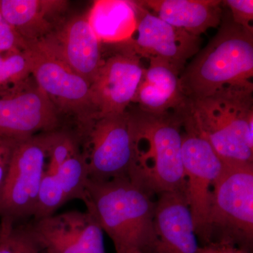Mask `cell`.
I'll list each match as a JSON object with an SVG mask.
<instances>
[{"label":"cell","mask_w":253,"mask_h":253,"mask_svg":"<svg viewBox=\"0 0 253 253\" xmlns=\"http://www.w3.org/2000/svg\"><path fill=\"white\" fill-rule=\"evenodd\" d=\"M130 178L89 179L83 202L109 236L116 253H149L154 249L156 201Z\"/></svg>","instance_id":"cell-1"},{"label":"cell","mask_w":253,"mask_h":253,"mask_svg":"<svg viewBox=\"0 0 253 253\" xmlns=\"http://www.w3.org/2000/svg\"><path fill=\"white\" fill-rule=\"evenodd\" d=\"M253 30L222 18L215 36L180 75L188 99H203L226 86L253 84Z\"/></svg>","instance_id":"cell-2"},{"label":"cell","mask_w":253,"mask_h":253,"mask_svg":"<svg viewBox=\"0 0 253 253\" xmlns=\"http://www.w3.org/2000/svg\"><path fill=\"white\" fill-rule=\"evenodd\" d=\"M193 127L226 161L253 160V84L226 86L203 99H188Z\"/></svg>","instance_id":"cell-3"},{"label":"cell","mask_w":253,"mask_h":253,"mask_svg":"<svg viewBox=\"0 0 253 253\" xmlns=\"http://www.w3.org/2000/svg\"><path fill=\"white\" fill-rule=\"evenodd\" d=\"M184 109L162 114L131 112L136 137L146 143L145 149L136 148L131 179L149 191L186 194L181 152Z\"/></svg>","instance_id":"cell-4"},{"label":"cell","mask_w":253,"mask_h":253,"mask_svg":"<svg viewBox=\"0 0 253 253\" xmlns=\"http://www.w3.org/2000/svg\"><path fill=\"white\" fill-rule=\"evenodd\" d=\"M89 179L131 178L136 146L132 113L102 115L80 137Z\"/></svg>","instance_id":"cell-5"},{"label":"cell","mask_w":253,"mask_h":253,"mask_svg":"<svg viewBox=\"0 0 253 253\" xmlns=\"http://www.w3.org/2000/svg\"><path fill=\"white\" fill-rule=\"evenodd\" d=\"M28 48L31 56L32 77L61 117L73 118L76 132L83 134L99 116L90 83L36 44Z\"/></svg>","instance_id":"cell-6"},{"label":"cell","mask_w":253,"mask_h":253,"mask_svg":"<svg viewBox=\"0 0 253 253\" xmlns=\"http://www.w3.org/2000/svg\"><path fill=\"white\" fill-rule=\"evenodd\" d=\"M223 160V159H222ZM211 191L210 232L212 227L252 241L253 236V165L226 161Z\"/></svg>","instance_id":"cell-7"},{"label":"cell","mask_w":253,"mask_h":253,"mask_svg":"<svg viewBox=\"0 0 253 253\" xmlns=\"http://www.w3.org/2000/svg\"><path fill=\"white\" fill-rule=\"evenodd\" d=\"M46 134L17 141L0 196V217L16 224L34 216L45 169Z\"/></svg>","instance_id":"cell-8"},{"label":"cell","mask_w":253,"mask_h":253,"mask_svg":"<svg viewBox=\"0 0 253 253\" xmlns=\"http://www.w3.org/2000/svg\"><path fill=\"white\" fill-rule=\"evenodd\" d=\"M61 116L33 79L0 89V136L22 140L63 129Z\"/></svg>","instance_id":"cell-9"},{"label":"cell","mask_w":253,"mask_h":253,"mask_svg":"<svg viewBox=\"0 0 253 253\" xmlns=\"http://www.w3.org/2000/svg\"><path fill=\"white\" fill-rule=\"evenodd\" d=\"M182 133L183 168L186 192L197 236L209 241L211 187L223 166V160L212 146L193 127L184 115Z\"/></svg>","instance_id":"cell-10"},{"label":"cell","mask_w":253,"mask_h":253,"mask_svg":"<svg viewBox=\"0 0 253 253\" xmlns=\"http://www.w3.org/2000/svg\"><path fill=\"white\" fill-rule=\"evenodd\" d=\"M39 253H106L104 231L89 211H67L25 224Z\"/></svg>","instance_id":"cell-11"},{"label":"cell","mask_w":253,"mask_h":253,"mask_svg":"<svg viewBox=\"0 0 253 253\" xmlns=\"http://www.w3.org/2000/svg\"><path fill=\"white\" fill-rule=\"evenodd\" d=\"M135 1L137 27L127 44L139 57L162 60L181 73L201 49V37L174 27Z\"/></svg>","instance_id":"cell-12"},{"label":"cell","mask_w":253,"mask_h":253,"mask_svg":"<svg viewBox=\"0 0 253 253\" xmlns=\"http://www.w3.org/2000/svg\"><path fill=\"white\" fill-rule=\"evenodd\" d=\"M35 44L62 61L90 84L104 62L101 42L87 15L63 20L49 36Z\"/></svg>","instance_id":"cell-13"},{"label":"cell","mask_w":253,"mask_h":253,"mask_svg":"<svg viewBox=\"0 0 253 253\" xmlns=\"http://www.w3.org/2000/svg\"><path fill=\"white\" fill-rule=\"evenodd\" d=\"M126 44L120 52L104 59L91 84L94 104L99 116L121 113L132 103L146 68L141 57Z\"/></svg>","instance_id":"cell-14"},{"label":"cell","mask_w":253,"mask_h":253,"mask_svg":"<svg viewBox=\"0 0 253 253\" xmlns=\"http://www.w3.org/2000/svg\"><path fill=\"white\" fill-rule=\"evenodd\" d=\"M154 253H202L184 192L159 194L154 216Z\"/></svg>","instance_id":"cell-15"},{"label":"cell","mask_w":253,"mask_h":253,"mask_svg":"<svg viewBox=\"0 0 253 253\" xmlns=\"http://www.w3.org/2000/svg\"><path fill=\"white\" fill-rule=\"evenodd\" d=\"M88 180L87 165L81 148L59 167L49 172L44 171L33 219L52 215L68 201H83Z\"/></svg>","instance_id":"cell-16"},{"label":"cell","mask_w":253,"mask_h":253,"mask_svg":"<svg viewBox=\"0 0 253 253\" xmlns=\"http://www.w3.org/2000/svg\"><path fill=\"white\" fill-rule=\"evenodd\" d=\"M66 8L60 0H0V14L28 46L54 31Z\"/></svg>","instance_id":"cell-17"},{"label":"cell","mask_w":253,"mask_h":253,"mask_svg":"<svg viewBox=\"0 0 253 253\" xmlns=\"http://www.w3.org/2000/svg\"><path fill=\"white\" fill-rule=\"evenodd\" d=\"M149 60V66L145 70L132 103L151 114L170 112L185 106L188 99L181 86V73L162 60Z\"/></svg>","instance_id":"cell-18"},{"label":"cell","mask_w":253,"mask_h":253,"mask_svg":"<svg viewBox=\"0 0 253 253\" xmlns=\"http://www.w3.org/2000/svg\"><path fill=\"white\" fill-rule=\"evenodd\" d=\"M150 12L174 27L201 37L219 27L223 18L219 0H144L138 1Z\"/></svg>","instance_id":"cell-19"},{"label":"cell","mask_w":253,"mask_h":253,"mask_svg":"<svg viewBox=\"0 0 253 253\" xmlns=\"http://www.w3.org/2000/svg\"><path fill=\"white\" fill-rule=\"evenodd\" d=\"M86 15L101 43L128 42L134 36L137 27L138 11L135 1H95Z\"/></svg>","instance_id":"cell-20"},{"label":"cell","mask_w":253,"mask_h":253,"mask_svg":"<svg viewBox=\"0 0 253 253\" xmlns=\"http://www.w3.org/2000/svg\"><path fill=\"white\" fill-rule=\"evenodd\" d=\"M29 49L0 54V89L14 85L31 76Z\"/></svg>","instance_id":"cell-21"},{"label":"cell","mask_w":253,"mask_h":253,"mask_svg":"<svg viewBox=\"0 0 253 253\" xmlns=\"http://www.w3.org/2000/svg\"><path fill=\"white\" fill-rule=\"evenodd\" d=\"M231 11V18L236 24L246 29L253 30V0H226L222 1Z\"/></svg>","instance_id":"cell-22"},{"label":"cell","mask_w":253,"mask_h":253,"mask_svg":"<svg viewBox=\"0 0 253 253\" xmlns=\"http://www.w3.org/2000/svg\"><path fill=\"white\" fill-rule=\"evenodd\" d=\"M27 48V44L0 14V54L23 51Z\"/></svg>","instance_id":"cell-23"},{"label":"cell","mask_w":253,"mask_h":253,"mask_svg":"<svg viewBox=\"0 0 253 253\" xmlns=\"http://www.w3.org/2000/svg\"><path fill=\"white\" fill-rule=\"evenodd\" d=\"M12 253H39L25 224H15L10 237Z\"/></svg>","instance_id":"cell-24"},{"label":"cell","mask_w":253,"mask_h":253,"mask_svg":"<svg viewBox=\"0 0 253 253\" xmlns=\"http://www.w3.org/2000/svg\"><path fill=\"white\" fill-rule=\"evenodd\" d=\"M18 141L0 136V196Z\"/></svg>","instance_id":"cell-25"},{"label":"cell","mask_w":253,"mask_h":253,"mask_svg":"<svg viewBox=\"0 0 253 253\" xmlns=\"http://www.w3.org/2000/svg\"><path fill=\"white\" fill-rule=\"evenodd\" d=\"M202 253H248L242 248L237 247L230 240L223 239L219 242L209 243L202 247Z\"/></svg>","instance_id":"cell-26"},{"label":"cell","mask_w":253,"mask_h":253,"mask_svg":"<svg viewBox=\"0 0 253 253\" xmlns=\"http://www.w3.org/2000/svg\"><path fill=\"white\" fill-rule=\"evenodd\" d=\"M16 224L9 218L1 217L0 221V253H12L11 252L10 237L13 228Z\"/></svg>","instance_id":"cell-27"}]
</instances>
